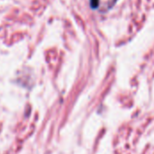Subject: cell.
Wrapping results in <instances>:
<instances>
[{"label":"cell","instance_id":"6da1fadb","mask_svg":"<svg viewBox=\"0 0 154 154\" xmlns=\"http://www.w3.org/2000/svg\"><path fill=\"white\" fill-rule=\"evenodd\" d=\"M98 5H99V0H90V5L93 9L97 8Z\"/></svg>","mask_w":154,"mask_h":154}]
</instances>
